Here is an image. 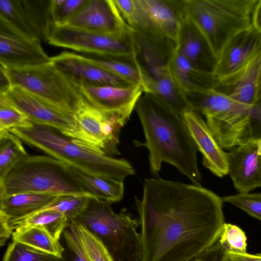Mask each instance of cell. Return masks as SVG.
<instances>
[{
    "instance_id": "6da1fadb",
    "label": "cell",
    "mask_w": 261,
    "mask_h": 261,
    "mask_svg": "<svg viewBox=\"0 0 261 261\" xmlns=\"http://www.w3.org/2000/svg\"><path fill=\"white\" fill-rule=\"evenodd\" d=\"M135 200L140 261H188L218 241L225 223L222 198L200 185L147 178Z\"/></svg>"
},
{
    "instance_id": "7a4b0ae2",
    "label": "cell",
    "mask_w": 261,
    "mask_h": 261,
    "mask_svg": "<svg viewBox=\"0 0 261 261\" xmlns=\"http://www.w3.org/2000/svg\"><path fill=\"white\" fill-rule=\"evenodd\" d=\"M135 111L141 122L145 142L140 143L149 150L151 173L158 175L163 162L175 167L194 185H200L197 146L183 117L155 95L144 93Z\"/></svg>"
},
{
    "instance_id": "3957f363",
    "label": "cell",
    "mask_w": 261,
    "mask_h": 261,
    "mask_svg": "<svg viewBox=\"0 0 261 261\" xmlns=\"http://www.w3.org/2000/svg\"><path fill=\"white\" fill-rule=\"evenodd\" d=\"M9 132L27 145L89 174L121 181L135 174L127 161L96 152L56 128L33 123L30 127H14Z\"/></svg>"
},
{
    "instance_id": "277c9868",
    "label": "cell",
    "mask_w": 261,
    "mask_h": 261,
    "mask_svg": "<svg viewBox=\"0 0 261 261\" xmlns=\"http://www.w3.org/2000/svg\"><path fill=\"white\" fill-rule=\"evenodd\" d=\"M111 203L91 197L86 208L73 220L96 236L114 261H140L139 218L122 208L115 213Z\"/></svg>"
},
{
    "instance_id": "5b68a950",
    "label": "cell",
    "mask_w": 261,
    "mask_h": 261,
    "mask_svg": "<svg viewBox=\"0 0 261 261\" xmlns=\"http://www.w3.org/2000/svg\"><path fill=\"white\" fill-rule=\"evenodd\" d=\"M24 193L90 196L69 166L48 155L28 154L0 184V196Z\"/></svg>"
},
{
    "instance_id": "8992f818",
    "label": "cell",
    "mask_w": 261,
    "mask_h": 261,
    "mask_svg": "<svg viewBox=\"0 0 261 261\" xmlns=\"http://www.w3.org/2000/svg\"><path fill=\"white\" fill-rule=\"evenodd\" d=\"M257 0H185L187 15L218 57L227 43L252 27Z\"/></svg>"
},
{
    "instance_id": "52a82bcc",
    "label": "cell",
    "mask_w": 261,
    "mask_h": 261,
    "mask_svg": "<svg viewBox=\"0 0 261 261\" xmlns=\"http://www.w3.org/2000/svg\"><path fill=\"white\" fill-rule=\"evenodd\" d=\"M1 68L11 86H19L34 95L75 114L85 97L50 61L35 66L16 68Z\"/></svg>"
},
{
    "instance_id": "ba28073f",
    "label": "cell",
    "mask_w": 261,
    "mask_h": 261,
    "mask_svg": "<svg viewBox=\"0 0 261 261\" xmlns=\"http://www.w3.org/2000/svg\"><path fill=\"white\" fill-rule=\"evenodd\" d=\"M48 42L84 54L138 59V41L135 30L130 27L122 35L112 36L68 25L55 27Z\"/></svg>"
},
{
    "instance_id": "9c48e42d",
    "label": "cell",
    "mask_w": 261,
    "mask_h": 261,
    "mask_svg": "<svg viewBox=\"0 0 261 261\" xmlns=\"http://www.w3.org/2000/svg\"><path fill=\"white\" fill-rule=\"evenodd\" d=\"M74 115L76 129L65 135L101 154L111 157L120 154L118 145L122 127L115 118L85 98Z\"/></svg>"
},
{
    "instance_id": "30bf717a",
    "label": "cell",
    "mask_w": 261,
    "mask_h": 261,
    "mask_svg": "<svg viewBox=\"0 0 261 261\" xmlns=\"http://www.w3.org/2000/svg\"><path fill=\"white\" fill-rule=\"evenodd\" d=\"M51 61L41 40L16 29L0 15V63L5 68L32 66Z\"/></svg>"
},
{
    "instance_id": "8fae6325",
    "label": "cell",
    "mask_w": 261,
    "mask_h": 261,
    "mask_svg": "<svg viewBox=\"0 0 261 261\" xmlns=\"http://www.w3.org/2000/svg\"><path fill=\"white\" fill-rule=\"evenodd\" d=\"M50 1L0 0V15L24 34L48 41L55 25Z\"/></svg>"
},
{
    "instance_id": "7c38bea8",
    "label": "cell",
    "mask_w": 261,
    "mask_h": 261,
    "mask_svg": "<svg viewBox=\"0 0 261 261\" xmlns=\"http://www.w3.org/2000/svg\"><path fill=\"white\" fill-rule=\"evenodd\" d=\"M136 1L138 18L134 29L151 32L176 44L181 20L186 15L185 0Z\"/></svg>"
},
{
    "instance_id": "4fadbf2b",
    "label": "cell",
    "mask_w": 261,
    "mask_h": 261,
    "mask_svg": "<svg viewBox=\"0 0 261 261\" xmlns=\"http://www.w3.org/2000/svg\"><path fill=\"white\" fill-rule=\"evenodd\" d=\"M23 112L32 122L56 128L66 134L76 129L74 114L59 108L17 86L1 93Z\"/></svg>"
},
{
    "instance_id": "5bb4252c",
    "label": "cell",
    "mask_w": 261,
    "mask_h": 261,
    "mask_svg": "<svg viewBox=\"0 0 261 261\" xmlns=\"http://www.w3.org/2000/svg\"><path fill=\"white\" fill-rule=\"evenodd\" d=\"M51 62L79 88L106 86L129 88L137 86L92 63L83 55L64 51L51 57Z\"/></svg>"
},
{
    "instance_id": "9a60e30c",
    "label": "cell",
    "mask_w": 261,
    "mask_h": 261,
    "mask_svg": "<svg viewBox=\"0 0 261 261\" xmlns=\"http://www.w3.org/2000/svg\"><path fill=\"white\" fill-rule=\"evenodd\" d=\"M65 25L112 36L122 35L130 28L114 0H87Z\"/></svg>"
},
{
    "instance_id": "2e32d148",
    "label": "cell",
    "mask_w": 261,
    "mask_h": 261,
    "mask_svg": "<svg viewBox=\"0 0 261 261\" xmlns=\"http://www.w3.org/2000/svg\"><path fill=\"white\" fill-rule=\"evenodd\" d=\"M261 48V33L252 26L231 38L218 57L214 75L218 82L238 75Z\"/></svg>"
},
{
    "instance_id": "e0dca14e",
    "label": "cell",
    "mask_w": 261,
    "mask_h": 261,
    "mask_svg": "<svg viewBox=\"0 0 261 261\" xmlns=\"http://www.w3.org/2000/svg\"><path fill=\"white\" fill-rule=\"evenodd\" d=\"M226 154L228 174L239 192L261 187V140L235 146Z\"/></svg>"
},
{
    "instance_id": "ac0fdd59",
    "label": "cell",
    "mask_w": 261,
    "mask_h": 261,
    "mask_svg": "<svg viewBox=\"0 0 261 261\" xmlns=\"http://www.w3.org/2000/svg\"><path fill=\"white\" fill-rule=\"evenodd\" d=\"M80 89L89 102L115 118L122 127L144 93L138 86L129 88L81 87Z\"/></svg>"
},
{
    "instance_id": "d6986e66",
    "label": "cell",
    "mask_w": 261,
    "mask_h": 261,
    "mask_svg": "<svg viewBox=\"0 0 261 261\" xmlns=\"http://www.w3.org/2000/svg\"><path fill=\"white\" fill-rule=\"evenodd\" d=\"M176 47L194 66L214 74L218 56L205 37L187 14L180 23Z\"/></svg>"
},
{
    "instance_id": "ffe728a7",
    "label": "cell",
    "mask_w": 261,
    "mask_h": 261,
    "mask_svg": "<svg viewBox=\"0 0 261 261\" xmlns=\"http://www.w3.org/2000/svg\"><path fill=\"white\" fill-rule=\"evenodd\" d=\"M182 117L198 150L203 155V165L219 177L227 175L226 152L217 143L206 122L194 111L185 113Z\"/></svg>"
},
{
    "instance_id": "44dd1931",
    "label": "cell",
    "mask_w": 261,
    "mask_h": 261,
    "mask_svg": "<svg viewBox=\"0 0 261 261\" xmlns=\"http://www.w3.org/2000/svg\"><path fill=\"white\" fill-rule=\"evenodd\" d=\"M261 77V48L249 64L234 77L218 82L215 89L234 100L246 105L256 100Z\"/></svg>"
},
{
    "instance_id": "7402d4cb",
    "label": "cell",
    "mask_w": 261,
    "mask_h": 261,
    "mask_svg": "<svg viewBox=\"0 0 261 261\" xmlns=\"http://www.w3.org/2000/svg\"><path fill=\"white\" fill-rule=\"evenodd\" d=\"M148 74L150 77L148 91L180 116L192 111L184 92L170 70L169 64L155 68Z\"/></svg>"
},
{
    "instance_id": "603a6c76",
    "label": "cell",
    "mask_w": 261,
    "mask_h": 261,
    "mask_svg": "<svg viewBox=\"0 0 261 261\" xmlns=\"http://www.w3.org/2000/svg\"><path fill=\"white\" fill-rule=\"evenodd\" d=\"M174 78L184 93L215 89L218 81L214 74L202 70L174 49L169 62Z\"/></svg>"
},
{
    "instance_id": "cb8c5ba5",
    "label": "cell",
    "mask_w": 261,
    "mask_h": 261,
    "mask_svg": "<svg viewBox=\"0 0 261 261\" xmlns=\"http://www.w3.org/2000/svg\"><path fill=\"white\" fill-rule=\"evenodd\" d=\"M60 195L36 193H18L0 196V213L9 221L24 218L51 203Z\"/></svg>"
},
{
    "instance_id": "d4e9b609",
    "label": "cell",
    "mask_w": 261,
    "mask_h": 261,
    "mask_svg": "<svg viewBox=\"0 0 261 261\" xmlns=\"http://www.w3.org/2000/svg\"><path fill=\"white\" fill-rule=\"evenodd\" d=\"M83 55L92 63L140 86L144 93L147 92L150 76L141 66L139 60L93 54Z\"/></svg>"
},
{
    "instance_id": "484cf974",
    "label": "cell",
    "mask_w": 261,
    "mask_h": 261,
    "mask_svg": "<svg viewBox=\"0 0 261 261\" xmlns=\"http://www.w3.org/2000/svg\"><path fill=\"white\" fill-rule=\"evenodd\" d=\"M69 167L84 190L91 197L111 204L122 199L124 191L123 181L90 174Z\"/></svg>"
},
{
    "instance_id": "4316f807",
    "label": "cell",
    "mask_w": 261,
    "mask_h": 261,
    "mask_svg": "<svg viewBox=\"0 0 261 261\" xmlns=\"http://www.w3.org/2000/svg\"><path fill=\"white\" fill-rule=\"evenodd\" d=\"M192 111L206 118L222 115L233 109L238 102L225 94L210 89L185 93Z\"/></svg>"
},
{
    "instance_id": "83f0119b",
    "label": "cell",
    "mask_w": 261,
    "mask_h": 261,
    "mask_svg": "<svg viewBox=\"0 0 261 261\" xmlns=\"http://www.w3.org/2000/svg\"><path fill=\"white\" fill-rule=\"evenodd\" d=\"M69 222L65 215L55 211L34 213L20 219L9 221L12 231L17 228L38 227L47 231L54 238L60 240Z\"/></svg>"
},
{
    "instance_id": "f1b7e54d",
    "label": "cell",
    "mask_w": 261,
    "mask_h": 261,
    "mask_svg": "<svg viewBox=\"0 0 261 261\" xmlns=\"http://www.w3.org/2000/svg\"><path fill=\"white\" fill-rule=\"evenodd\" d=\"M12 241L20 242L61 258L64 248L60 240L38 227L17 228L12 234Z\"/></svg>"
},
{
    "instance_id": "f546056e",
    "label": "cell",
    "mask_w": 261,
    "mask_h": 261,
    "mask_svg": "<svg viewBox=\"0 0 261 261\" xmlns=\"http://www.w3.org/2000/svg\"><path fill=\"white\" fill-rule=\"evenodd\" d=\"M28 155L19 137L9 132L0 133V184L14 167Z\"/></svg>"
},
{
    "instance_id": "4dcf8cb0",
    "label": "cell",
    "mask_w": 261,
    "mask_h": 261,
    "mask_svg": "<svg viewBox=\"0 0 261 261\" xmlns=\"http://www.w3.org/2000/svg\"><path fill=\"white\" fill-rule=\"evenodd\" d=\"M91 197L85 195H60L51 203L33 214L48 210L58 211L64 214L69 222L86 208Z\"/></svg>"
},
{
    "instance_id": "1f68e13d",
    "label": "cell",
    "mask_w": 261,
    "mask_h": 261,
    "mask_svg": "<svg viewBox=\"0 0 261 261\" xmlns=\"http://www.w3.org/2000/svg\"><path fill=\"white\" fill-rule=\"evenodd\" d=\"M3 261H62L53 254L28 245L12 241L8 246Z\"/></svg>"
},
{
    "instance_id": "d6a6232c",
    "label": "cell",
    "mask_w": 261,
    "mask_h": 261,
    "mask_svg": "<svg viewBox=\"0 0 261 261\" xmlns=\"http://www.w3.org/2000/svg\"><path fill=\"white\" fill-rule=\"evenodd\" d=\"M28 116L10 100L0 95V133L14 127H27L32 125Z\"/></svg>"
},
{
    "instance_id": "836d02e7",
    "label": "cell",
    "mask_w": 261,
    "mask_h": 261,
    "mask_svg": "<svg viewBox=\"0 0 261 261\" xmlns=\"http://www.w3.org/2000/svg\"><path fill=\"white\" fill-rule=\"evenodd\" d=\"M60 241L64 248L62 261H88L73 221L69 222Z\"/></svg>"
},
{
    "instance_id": "e575fe53",
    "label": "cell",
    "mask_w": 261,
    "mask_h": 261,
    "mask_svg": "<svg viewBox=\"0 0 261 261\" xmlns=\"http://www.w3.org/2000/svg\"><path fill=\"white\" fill-rule=\"evenodd\" d=\"M247 237L238 226L225 223L218 242L224 252L236 254L247 253Z\"/></svg>"
},
{
    "instance_id": "d590c367",
    "label": "cell",
    "mask_w": 261,
    "mask_h": 261,
    "mask_svg": "<svg viewBox=\"0 0 261 261\" xmlns=\"http://www.w3.org/2000/svg\"><path fill=\"white\" fill-rule=\"evenodd\" d=\"M261 140V95L248 106L245 125L239 145Z\"/></svg>"
},
{
    "instance_id": "8d00e7d4",
    "label": "cell",
    "mask_w": 261,
    "mask_h": 261,
    "mask_svg": "<svg viewBox=\"0 0 261 261\" xmlns=\"http://www.w3.org/2000/svg\"><path fill=\"white\" fill-rule=\"evenodd\" d=\"M75 223L88 261H114L102 243L96 236L82 225L76 222Z\"/></svg>"
},
{
    "instance_id": "74e56055",
    "label": "cell",
    "mask_w": 261,
    "mask_h": 261,
    "mask_svg": "<svg viewBox=\"0 0 261 261\" xmlns=\"http://www.w3.org/2000/svg\"><path fill=\"white\" fill-rule=\"evenodd\" d=\"M87 0H51L50 12L55 27L63 26Z\"/></svg>"
},
{
    "instance_id": "f35d334b",
    "label": "cell",
    "mask_w": 261,
    "mask_h": 261,
    "mask_svg": "<svg viewBox=\"0 0 261 261\" xmlns=\"http://www.w3.org/2000/svg\"><path fill=\"white\" fill-rule=\"evenodd\" d=\"M222 200L261 221V193H240L224 196Z\"/></svg>"
},
{
    "instance_id": "ab89813d",
    "label": "cell",
    "mask_w": 261,
    "mask_h": 261,
    "mask_svg": "<svg viewBox=\"0 0 261 261\" xmlns=\"http://www.w3.org/2000/svg\"><path fill=\"white\" fill-rule=\"evenodd\" d=\"M117 9L125 22L132 28L137 25L138 11L136 0H114Z\"/></svg>"
},
{
    "instance_id": "60d3db41",
    "label": "cell",
    "mask_w": 261,
    "mask_h": 261,
    "mask_svg": "<svg viewBox=\"0 0 261 261\" xmlns=\"http://www.w3.org/2000/svg\"><path fill=\"white\" fill-rule=\"evenodd\" d=\"M9 218L0 213V246H4L7 240L12 236L13 231L9 224Z\"/></svg>"
},
{
    "instance_id": "b9f144b4",
    "label": "cell",
    "mask_w": 261,
    "mask_h": 261,
    "mask_svg": "<svg viewBox=\"0 0 261 261\" xmlns=\"http://www.w3.org/2000/svg\"><path fill=\"white\" fill-rule=\"evenodd\" d=\"M223 261H261V254H236L224 252Z\"/></svg>"
},
{
    "instance_id": "7bdbcfd3",
    "label": "cell",
    "mask_w": 261,
    "mask_h": 261,
    "mask_svg": "<svg viewBox=\"0 0 261 261\" xmlns=\"http://www.w3.org/2000/svg\"><path fill=\"white\" fill-rule=\"evenodd\" d=\"M252 26L261 33V0H257L252 16Z\"/></svg>"
},
{
    "instance_id": "ee69618b",
    "label": "cell",
    "mask_w": 261,
    "mask_h": 261,
    "mask_svg": "<svg viewBox=\"0 0 261 261\" xmlns=\"http://www.w3.org/2000/svg\"><path fill=\"white\" fill-rule=\"evenodd\" d=\"M224 251L218 241L213 245V251L211 261H223Z\"/></svg>"
},
{
    "instance_id": "f6af8a7d",
    "label": "cell",
    "mask_w": 261,
    "mask_h": 261,
    "mask_svg": "<svg viewBox=\"0 0 261 261\" xmlns=\"http://www.w3.org/2000/svg\"><path fill=\"white\" fill-rule=\"evenodd\" d=\"M213 251V245L200 255L188 261H211Z\"/></svg>"
},
{
    "instance_id": "bcb514c9",
    "label": "cell",
    "mask_w": 261,
    "mask_h": 261,
    "mask_svg": "<svg viewBox=\"0 0 261 261\" xmlns=\"http://www.w3.org/2000/svg\"><path fill=\"white\" fill-rule=\"evenodd\" d=\"M261 95V77L259 81L258 87V90H257V98Z\"/></svg>"
}]
</instances>
